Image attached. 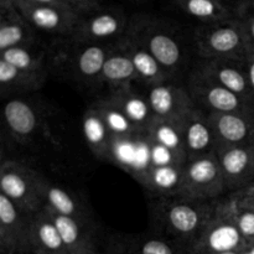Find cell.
Instances as JSON below:
<instances>
[{
	"instance_id": "2e32d148",
	"label": "cell",
	"mask_w": 254,
	"mask_h": 254,
	"mask_svg": "<svg viewBox=\"0 0 254 254\" xmlns=\"http://www.w3.org/2000/svg\"><path fill=\"white\" fill-rule=\"evenodd\" d=\"M197 68H200L203 73L207 74L221 86L230 89L245 101L254 104V94L251 88L246 64L243 62L203 60Z\"/></svg>"
},
{
	"instance_id": "4316f807",
	"label": "cell",
	"mask_w": 254,
	"mask_h": 254,
	"mask_svg": "<svg viewBox=\"0 0 254 254\" xmlns=\"http://www.w3.org/2000/svg\"><path fill=\"white\" fill-rule=\"evenodd\" d=\"M47 73L22 71L0 59V89L2 96L37 91L46 82Z\"/></svg>"
},
{
	"instance_id": "52a82bcc",
	"label": "cell",
	"mask_w": 254,
	"mask_h": 254,
	"mask_svg": "<svg viewBox=\"0 0 254 254\" xmlns=\"http://www.w3.org/2000/svg\"><path fill=\"white\" fill-rule=\"evenodd\" d=\"M188 91L195 106L207 113H246L254 111V104L245 101L213 81L196 67L189 78Z\"/></svg>"
},
{
	"instance_id": "7402d4cb",
	"label": "cell",
	"mask_w": 254,
	"mask_h": 254,
	"mask_svg": "<svg viewBox=\"0 0 254 254\" xmlns=\"http://www.w3.org/2000/svg\"><path fill=\"white\" fill-rule=\"evenodd\" d=\"M30 251L34 253H67L56 223L45 207L31 217Z\"/></svg>"
},
{
	"instance_id": "603a6c76",
	"label": "cell",
	"mask_w": 254,
	"mask_h": 254,
	"mask_svg": "<svg viewBox=\"0 0 254 254\" xmlns=\"http://www.w3.org/2000/svg\"><path fill=\"white\" fill-rule=\"evenodd\" d=\"M82 130L87 145L94 156L98 159L113 158L114 138L93 104L83 113Z\"/></svg>"
},
{
	"instance_id": "4fadbf2b",
	"label": "cell",
	"mask_w": 254,
	"mask_h": 254,
	"mask_svg": "<svg viewBox=\"0 0 254 254\" xmlns=\"http://www.w3.org/2000/svg\"><path fill=\"white\" fill-rule=\"evenodd\" d=\"M217 146L254 145V111L246 113H208Z\"/></svg>"
},
{
	"instance_id": "d590c367",
	"label": "cell",
	"mask_w": 254,
	"mask_h": 254,
	"mask_svg": "<svg viewBox=\"0 0 254 254\" xmlns=\"http://www.w3.org/2000/svg\"><path fill=\"white\" fill-rule=\"evenodd\" d=\"M61 1L79 16H84L102 9L104 0H61Z\"/></svg>"
},
{
	"instance_id": "7c38bea8",
	"label": "cell",
	"mask_w": 254,
	"mask_h": 254,
	"mask_svg": "<svg viewBox=\"0 0 254 254\" xmlns=\"http://www.w3.org/2000/svg\"><path fill=\"white\" fill-rule=\"evenodd\" d=\"M148 99L154 117L159 121H184L195 108L188 89L165 82L151 86Z\"/></svg>"
},
{
	"instance_id": "836d02e7",
	"label": "cell",
	"mask_w": 254,
	"mask_h": 254,
	"mask_svg": "<svg viewBox=\"0 0 254 254\" xmlns=\"http://www.w3.org/2000/svg\"><path fill=\"white\" fill-rule=\"evenodd\" d=\"M236 16L241 22L245 36L254 54V0H245L236 9Z\"/></svg>"
},
{
	"instance_id": "ba28073f",
	"label": "cell",
	"mask_w": 254,
	"mask_h": 254,
	"mask_svg": "<svg viewBox=\"0 0 254 254\" xmlns=\"http://www.w3.org/2000/svg\"><path fill=\"white\" fill-rule=\"evenodd\" d=\"M129 20L123 10L103 6L81 16L71 39L77 45L106 44L109 40H121L126 35Z\"/></svg>"
},
{
	"instance_id": "d6986e66",
	"label": "cell",
	"mask_w": 254,
	"mask_h": 254,
	"mask_svg": "<svg viewBox=\"0 0 254 254\" xmlns=\"http://www.w3.org/2000/svg\"><path fill=\"white\" fill-rule=\"evenodd\" d=\"M134 124L139 135L148 134L151 124L155 121L148 96H143L131 86L113 89L108 97Z\"/></svg>"
},
{
	"instance_id": "74e56055",
	"label": "cell",
	"mask_w": 254,
	"mask_h": 254,
	"mask_svg": "<svg viewBox=\"0 0 254 254\" xmlns=\"http://www.w3.org/2000/svg\"><path fill=\"white\" fill-rule=\"evenodd\" d=\"M245 64H246V69H247L248 78H250L251 88H252L253 94H254V54H252L250 57H248L247 61L245 62Z\"/></svg>"
},
{
	"instance_id": "8d00e7d4",
	"label": "cell",
	"mask_w": 254,
	"mask_h": 254,
	"mask_svg": "<svg viewBox=\"0 0 254 254\" xmlns=\"http://www.w3.org/2000/svg\"><path fill=\"white\" fill-rule=\"evenodd\" d=\"M15 2H24V4L34 5H57V6L67 7L61 0H14Z\"/></svg>"
},
{
	"instance_id": "4dcf8cb0",
	"label": "cell",
	"mask_w": 254,
	"mask_h": 254,
	"mask_svg": "<svg viewBox=\"0 0 254 254\" xmlns=\"http://www.w3.org/2000/svg\"><path fill=\"white\" fill-rule=\"evenodd\" d=\"M0 59L5 60L12 66L32 73H47L46 55L37 45L17 46L0 52Z\"/></svg>"
},
{
	"instance_id": "e575fe53",
	"label": "cell",
	"mask_w": 254,
	"mask_h": 254,
	"mask_svg": "<svg viewBox=\"0 0 254 254\" xmlns=\"http://www.w3.org/2000/svg\"><path fill=\"white\" fill-rule=\"evenodd\" d=\"M149 140V139H148ZM150 148H149V164L154 166L171 165V164H185L186 160L181 156L176 155L165 146L158 143L149 140Z\"/></svg>"
},
{
	"instance_id": "e0dca14e",
	"label": "cell",
	"mask_w": 254,
	"mask_h": 254,
	"mask_svg": "<svg viewBox=\"0 0 254 254\" xmlns=\"http://www.w3.org/2000/svg\"><path fill=\"white\" fill-rule=\"evenodd\" d=\"M111 250L122 254H190L188 246L161 235L117 236Z\"/></svg>"
},
{
	"instance_id": "484cf974",
	"label": "cell",
	"mask_w": 254,
	"mask_h": 254,
	"mask_svg": "<svg viewBox=\"0 0 254 254\" xmlns=\"http://www.w3.org/2000/svg\"><path fill=\"white\" fill-rule=\"evenodd\" d=\"M135 79H139L135 67L131 62L130 57L126 54V51L117 41L104 64L99 82L108 84L113 91V89L131 86Z\"/></svg>"
},
{
	"instance_id": "ab89813d",
	"label": "cell",
	"mask_w": 254,
	"mask_h": 254,
	"mask_svg": "<svg viewBox=\"0 0 254 254\" xmlns=\"http://www.w3.org/2000/svg\"><path fill=\"white\" fill-rule=\"evenodd\" d=\"M243 254H254V247H252V246H248V247L243 251Z\"/></svg>"
},
{
	"instance_id": "7bdbcfd3",
	"label": "cell",
	"mask_w": 254,
	"mask_h": 254,
	"mask_svg": "<svg viewBox=\"0 0 254 254\" xmlns=\"http://www.w3.org/2000/svg\"><path fill=\"white\" fill-rule=\"evenodd\" d=\"M34 254H62V253H34Z\"/></svg>"
},
{
	"instance_id": "1f68e13d",
	"label": "cell",
	"mask_w": 254,
	"mask_h": 254,
	"mask_svg": "<svg viewBox=\"0 0 254 254\" xmlns=\"http://www.w3.org/2000/svg\"><path fill=\"white\" fill-rule=\"evenodd\" d=\"M93 106L99 112L114 139H129L139 135L134 124L111 99L107 97L98 99L94 102Z\"/></svg>"
},
{
	"instance_id": "30bf717a",
	"label": "cell",
	"mask_w": 254,
	"mask_h": 254,
	"mask_svg": "<svg viewBox=\"0 0 254 254\" xmlns=\"http://www.w3.org/2000/svg\"><path fill=\"white\" fill-rule=\"evenodd\" d=\"M15 5L32 29L47 34L71 37L81 19L78 14L64 6L24 2H15Z\"/></svg>"
},
{
	"instance_id": "6da1fadb",
	"label": "cell",
	"mask_w": 254,
	"mask_h": 254,
	"mask_svg": "<svg viewBox=\"0 0 254 254\" xmlns=\"http://www.w3.org/2000/svg\"><path fill=\"white\" fill-rule=\"evenodd\" d=\"M216 201L190 200L180 195L155 197L150 205L151 221L161 236L184 243L190 250L212 217Z\"/></svg>"
},
{
	"instance_id": "8fae6325",
	"label": "cell",
	"mask_w": 254,
	"mask_h": 254,
	"mask_svg": "<svg viewBox=\"0 0 254 254\" xmlns=\"http://www.w3.org/2000/svg\"><path fill=\"white\" fill-rule=\"evenodd\" d=\"M223 179L226 191L242 190L254 181V145L217 146L215 150Z\"/></svg>"
},
{
	"instance_id": "bcb514c9",
	"label": "cell",
	"mask_w": 254,
	"mask_h": 254,
	"mask_svg": "<svg viewBox=\"0 0 254 254\" xmlns=\"http://www.w3.org/2000/svg\"><path fill=\"white\" fill-rule=\"evenodd\" d=\"M218 1H223V2H225V0H218Z\"/></svg>"
},
{
	"instance_id": "ffe728a7",
	"label": "cell",
	"mask_w": 254,
	"mask_h": 254,
	"mask_svg": "<svg viewBox=\"0 0 254 254\" xmlns=\"http://www.w3.org/2000/svg\"><path fill=\"white\" fill-rule=\"evenodd\" d=\"M118 44L130 57L139 79L151 87L164 83L169 78L170 74L156 61L155 57L128 32H126V35L118 40Z\"/></svg>"
},
{
	"instance_id": "277c9868",
	"label": "cell",
	"mask_w": 254,
	"mask_h": 254,
	"mask_svg": "<svg viewBox=\"0 0 254 254\" xmlns=\"http://www.w3.org/2000/svg\"><path fill=\"white\" fill-rule=\"evenodd\" d=\"M127 32L138 40L169 74L181 67L184 52L180 41L160 20L148 15H136L129 20Z\"/></svg>"
},
{
	"instance_id": "9c48e42d",
	"label": "cell",
	"mask_w": 254,
	"mask_h": 254,
	"mask_svg": "<svg viewBox=\"0 0 254 254\" xmlns=\"http://www.w3.org/2000/svg\"><path fill=\"white\" fill-rule=\"evenodd\" d=\"M32 216L22 212L6 196L0 193V253L31 252L30 225Z\"/></svg>"
},
{
	"instance_id": "d4e9b609",
	"label": "cell",
	"mask_w": 254,
	"mask_h": 254,
	"mask_svg": "<svg viewBox=\"0 0 254 254\" xmlns=\"http://www.w3.org/2000/svg\"><path fill=\"white\" fill-rule=\"evenodd\" d=\"M78 46L81 47H78L73 59L76 76L86 82L101 81L104 64L113 50L114 44H83Z\"/></svg>"
},
{
	"instance_id": "f546056e",
	"label": "cell",
	"mask_w": 254,
	"mask_h": 254,
	"mask_svg": "<svg viewBox=\"0 0 254 254\" xmlns=\"http://www.w3.org/2000/svg\"><path fill=\"white\" fill-rule=\"evenodd\" d=\"M188 117V116H186ZM184 121H159L155 119L149 129L146 138L150 141L165 146L186 160L184 144Z\"/></svg>"
},
{
	"instance_id": "7a4b0ae2",
	"label": "cell",
	"mask_w": 254,
	"mask_h": 254,
	"mask_svg": "<svg viewBox=\"0 0 254 254\" xmlns=\"http://www.w3.org/2000/svg\"><path fill=\"white\" fill-rule=\"evenodd\" d=\"M197 54L203 60L247 61L252 55L237 16L212 24H203L193 34Z\"/></svg>"
},
{
	"instance_id": "44dd1931",
	"label": "cell",
	"mask_w": 254,
	"mask_h": 254,
	"mask_svg": "<svg viewBox=\"0 0 254 254\" xmlns=\"http://www.w3.org/2000/svg\"><path fill=\"white\" fill-rule=\"evenodd\" d=\"M183 173L184 164L163 166L149 164L148 168L138 174V180L154 197H168L179 195Z\"/></svg>"
},
{
	"instance_id": "8992f818",
	"label": "cell",
	"mask_w": 254,
	"mask_h": 254,
	"mask_svg": "<svg viewBox=\"0 0 254 254\" xmlns=\"http://www.w3.org/2000/svg\"><path fill=\"white\" fill-rule=\"evenodd\" d=\"M225 191V179L216 153L191 159L184 164L180 196L190 200L216 201Z\"/></svg>"
},
{
	"instance_id": "3957f363",
	"label": "cell",
	"mask_w": 254,
	"mask_h": 254,
	"mask_svg": "<svg viewBox=\"0 0 254 254\" xmlns=\"http://www.w3.org/2000/svg\"><path fill=\"white\" fill-rule=\"evenodd\" d=\"M49 183L41 174L21 161L6 160L0 168V193L29 216L45 206Z\"/></svg>"
},
{
	"instance_id": "f1b7e54d",
	"label": "cell",
	"mask_w": 254,
	"mask_h": 254,
	"mask_svg": "<svg viewBox=\"0 0 254 254\" xmlns=\"http://www.w3.org/2000/svg\"><path fill=\"white\" fill-rule=\"evenodd\" d=\"M176 5L203 24L225 21L236 17V9L218 0H175Z\"/></svg>"
},
{
	"instance_id": "5b68a950",
	"label": "cell",
	"mask_w": 254,
	"mask_h": 254,
	"mask_svg": "<svg viewBox=\"0 0 254 254\" xmlns=\"http://www.w3.org/2000/svg\"><path fill=\"white\" fill-rule=\"evenodd\" d=\"M238 230L226 198L216 201V208L197 240L190 247V254H215L245 251L248 247Z\"/></svg>"
},
{
	"instance_id": "5bb4252c",
	"label": "cell",
	"mask_w": 254,
	"mask_h": 254,
	"mask_svg": "<svg viewBox=\"0 0 254 254\" xmlns=\"http://www.w3.org/2000/svg\"><path fill=\"white\" fill-rule=\"evenodd\" d=\"M184 144L186 161L215 153L216 150L217 143L208 113L197 106L185 118Z\"/></svg>"
},
{
	"instance_id": "d6a6232c",
	"label": "cell",
	"mask_w": 254,
	"mask_h": 254,
	"mask_svg": "<svg viewBox=\"0 0 254 254\" xmlns=\"http://www.w3.org/2000/svg\"><path fill=\"white\" fill-rule=\"evenodd\" d=\"M226 200L238 230L250 245L254 238V207L241 195L240 191L228 193Z\"/></svg>"
},
{
	"instance_id": "f6af8a7d",
	"label": "cell",
	"mask_w": 254,
	"mask_h": 254,
	"mask_svg": "<svg viewBox=\"0 0 254 254\" xmlns=\"http://www.w3.org/2000/svg\"><path fill=\"white\" fill-rule=\"evenodd\" d=\"M131 1H145V0H131Z\"/></svg>"
},
{
	"instance_id": "f35d334b",
	"label": "cell",
	"mask_w": 254,
	"mask_h": 254,
	"mask_svg": "<svg viewBox=\"0 0 254 254\" xmlns=\"http://www.w3.org/2000/svg\"><path fill=\"white\" fill-rule=\"evenodd\" d=\"M241 192V195L243 196V197L246 198V200L248 201V202L251 203V205L254 207V181L253 183H251L250 185L246 186L245 189H242V190H238Z\"/></svg>"
},
{
	"instance_id": "b9f144b4",
	"label": "cell",
	"mask_w": 254,
	"mask_h": 254,
	"mask_svg": "<svg viewBox=\"0 0 254 254\" xmlns=\"http://www.w3.org/2000/svg\"><path fill=\"white\" fill-rule=\"evenodd\" d=\"M106 254H122V253H118V252H116V251H108V252H107Z\"/></svg>"
},
{
	"instance_id": "ac0fdd59",
	"label": "cell",
	"mask_w": 254,
	"mask_h": 254,
	"mask_svg": "<svg viewBox=\"0 0 254 254\" xmlns=\"http://www.w3.org/2000/svg\"><path fill=\"white\" fill-rule=\"evenodd\" d=\"M56 223L68 254H101L97 248L92 223L59 215L44 206Z\"/></svg>"
},
{
	"instance_id": "83f0119b",
	"label": "cell",
	"mask_w": 254,
	"mask_h": 254,
	"mask_svg": "<svg viewBox=\"0 0 254 254\" xmlns=\"http://www.w3.org/2000/svg\"><path fill=\"white\" fill-rule=\"evenodd\" d=\"M45 206L59 215L76 218L82 222L92 223L87 206L76 195L61 186L49 183L46 189Z\"/></svg>"
},
{
	"instance_id": "60d3db41",
	"label": "cell",
	"mask_w": 254,
	"mask_h": 254,
	"mask_svg": "<svg viewBox=\"0 0 254 254\" xmlns=\"http://www.w3.org/2000/svg\"><path fill=\"white\" fill-rule=\"evenodd\" d=\"M215 254H243V251H231V252H222V253H215Z\"/></svg>"
},
{
	"instance_id": "9a60e30c",
	"label": "cell",
	"mask_w": 254,
	"mask_h": 254,
	"mask_svg": "<svg viewBox=\"0 0 254 254\" xmlns=\"http://www.w3.org/2000/svg\"><path fill=\"white\" fill-rule=\"evenodd\" d=\"M37 44L36 30L25 20L14 0H0V52Z\"/></svg>"
},
{
	"instance_id": "ee69618b",
	"label": "cell",
	"mask_w": 254,
	"mask_h": 254,
	"mask_svg": "<svg viewBox=\"0 0 254 254\" xmlns=\"http://www.w3.org/2000/svg\"><path fill=\"white\" fill-rule=\"evenodd\" d=\"M250 246H252V247H254V238L250 242Z\"/></svg>"
},
{
	"instance_id": "cb8c5ba5",
	"label": "cell",
	"mask_w": 254,
	"mask_h": 254,
	"mask_svg": "<svg viewBox=\"0 0 254 254\" xmlns=\"http://www.w3.org/2000/svg\"><path fill=\"white\" fill-rule=\"evenodd\" d=\"M4 121L7 129L19 141L29 140L40 126L36 109L22 99H10L4 106Z\"/></svg>"
}]
</instances>
